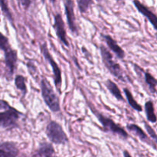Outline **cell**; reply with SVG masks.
<instances>
[{
  "label": "cell",
  "mask_w": 157,
  "mask_h": 157,
  "mask_svg": "<svg viewBox=\"0 0 157 157\" xmlns=\"http://www.w3.org/2000/svg\"><path fill=\"white\" fill-rule=\"evenodd\" d=\"M40 88L43 101L48 108L54 113L59 112L61 110L59 98L57 96L52 86L44 77H42L41 79Z\"/></svg>",
  "instance_id": "6da1fadb"
},
{
  "label": "cell",
  "mask_w": 157,
  "mask_h": 157,
  "mask_svg": "<svg viewBox=\"0 0 157 157\" xmlns=\"http://www.w3.org/2000/svg\"><path fill=\"white\" fill-rule=\"evenodd\" d=\"M100 52H101L103 63L106 68L109 71V72L118 80L123 81V82H126L123 69L121 68V65L113 60V55L111 52L103 44H101L100 46Z\"/></svg>",
  "instance_id": "7a4b0ae2"
},
{
  "label": "cell",
  "mask_w": 157,
  "mask_h": 157,
  "mask_svg": "<svg viewBox=\"0 0 157 157\" xmlns=\"http://www.w3.org/2000/svg\"><path fill=\"white\" fill-rule=\"evenodd\" d=\"M90 107V110L94 112V113L95 116L97 117V118L98 119L99 122L101 123V124L102 125L104 132L112 133V134L115 135V136H120V137L122 138L123 140H127V138L129 137L128 133H127V132H126V130H124L123 127H121L119 124L115 123L114 121L112 119H110V118L103 115L102 113H101L100 112L94 110L93 107H92V108L91 107Z\"/></svg>",
  "instance_id": "3957f363"
},
{
  "label": "cell",
  "mask_w": 157,
  "mask_h": 157,
  "mask_svg": "<svg viewBox=\"0 0 157 157\" xmlns=\"http://www.w3.org/2000/svg\"><path fill=\"white\" fill-rule=\"evenodd\" d=\"M45 134L52 144L57 145H65L69 140L64 129L56 121H51L45 129Z\"/></svg>",
  "instance_id": "277c9868"
},
{
  "label": "cell",
  "mask_w": 157,
  "mask_h": 157,
  "mask_svg": "<svg viewBox=\"0 0 157 157\" xmlns=\"http://www.w3.org/2000/svg\"><path fill=\"white\" fill-rule=\"evenodd\" d=\"M22 115V113L12 107L5 110H2L0 111V128L12 130L17 127L18 120Z\"/></svg>",
  "instance_id": "5b68a950"
},
{
  "label": "cell",
  "mask_w": 157,
  "mask_h": 157,
  "mask_svg": "<svg viewBox=\"0 0 157 157\" xmlns=\"http://www.w3.org/2000/svg\"><path fill=\"white\" fill-rule=\"evenodd\" d=\"M40 50H41V55L44 58V59L51 64V67L52 68V71H53L54 75V82H55V87H56L58 93L61 94V84H62V78H61V68L59 67L58 64H57L56 61L53 58L52 55H51L50 52H49L47 44L45 42L41 44L40 45Z\"/></svg>",
  "instance_id": "8992f818"
},
{
  "label": "cell",
  "mask_w": 157,
  "mask_h": 157,
  "mask_svg": "<svg viewBox=\"0 0 157 157\" xmlns=\"http://www.w3.org/2000/svg\"><path fill=\"white\" fill-rule=\"evenodd\" d=\"M64 11L67 18V25L72 34L78 35V28L76 25V18L75 13V2L74 0H64Z\"/></svg>",
  "instance_id": "52a82bcc"
},
{
  "label": "cell",
  "mask_w": 157,
  "mask_h": 157,
  "mask_svg": "<svg viewBox=\"0 0 157 157\" xmlns=\"http://www.w3.org/2000/svg\"><path fill=\"white\" fill-rule=\"evenodd\" d=\"M54 25L53 27L55 29L56 35L58 37L60 42L62 43L66 47H69V42L67 38V33L65 30L64 20L61 14L57 13L54 17Z\"/></svg>",
  "instance_id": "ba28073f"
},
{
  "label": "cell",
  "mask_w": 157,
  "mask_h": 157,
  "mask_svg": "<svg viewBox=\"0 0 157 157\" xmlns=\"http://www.w3.org/2000/svg\"><path fill=\"white\" fill-rule=\"evenodd\" d=\"M5 52V62H6V69H7L8 77L11 78L13 75L15 71V67H16L17 60H18V55L17 52L12 48L8 49Z\"/></svg>",
  "instance_id": "9c48e42d"
},
{
  "label": "cell",
  "mask_w": 157,
  "mask_h": 157,
  "mask_svg": "<svg viewBox=\"0 0 157 157\" xmlns=\"http://www.w3.org/2000/svg\"><path fill=\"white\" fill-rule=\"evenodd\" d=\"M133 3L138 10V12L142 14L144 16H145L150 21V24L153 26L155 30L157 31V15L156 14L153 13L147 6L143 4L139 0H133Z\"/></svg>",
  "instance_id": "30bf717a"
},
{
  "label": "cell",
  "mask_w": 157,
  "mask_h": 157,
  "mask_svg": "<svg viewBox=\"0 0 157 157\" xmlns=\"http://www.w3.org/2000/svg\"><path fill=\"white\" fill-rule=\"evenodd\" d=\"M103 38L105 41L108 48L112 52L115 54L117 57L119 59H124L126 56V53L124 49L118 44L117 41L113 39L110 35H102Z\"/></svg>",
  "instance_id": "8fae6325"
},
{
  "label": "cell",
  "mask_w": 157,
  "mask_h": 157,
  "mask_svg": "<svg viewBox=\"0 0 157 157\" xmlns=\"http://www.w3.org/2000/svg\"><path fill=\"white\" fill-rule=\"evenodd\" d=\"M18 155V149L12 142H4L0 144V157H12Z\"/></svg>",
  "instance_id": "7c38bea8"
},
{
  "label": "cell",
  "mask_w": 157,
  "mask_h": 157,
  "mask_svg": "<svg viewBox=\"0 0 157 157\" xmlns=\"http://www.w3.org/2000/svg\"><path fill=\"white\" fill-rule=\"evenodd\" d=\"M55 153V148L50 143L43 142L40 144L39 147L33 154V156L49 157L53 156Z\"/></svg>",
  "instance_id": "4fadbf2b"
},
{
  "label": "cell",
  "mask_w": 157,
  "mask_h": 157,
  "mask_svg": "<svg viewBox=\"0 0 157 157\" xmlns=\"http://www.w3.org/2000/svg\"><path fill=\"white\" fill-rule=\"evenodd\" d=\"M127 129L128 130V131H130V133H132L133 134H134L135 136H137L142 142L149 144H150V140H149V137L147 136V135L146 134L145 132L143 130V129L140 128L138 125H136V124H127Z\"/></svg>",
  "instance_id": "5bb4252c"
},
{
  "label": "cell",
  "mask_w": 157,
  "mask_h": 157,
  "mask_svg": "<svg viewBox=\"0 0 157 157\" xmlns=\"http://www.w3.org/2000/svg\"><path fill=\"white\" fill-rule=\"evenodd\" d=\"M105 86L107 87V90H109L110 94L117 100L118 101H124V97L122 96L121 90H120L119 87L117 84H115L112 80L107 79L105 82Z\"/></svg>",
  "instance_id": "9a60e30c"
},
{
  "label": "cell",
  "mask_w": 157,
  "mask_h": 157,
  "mask_svg": "<svg viewBox=\"0 0 157 157\" xmlns=\"http://www.w3.org/2000/svg\"><path fill=\"white\" fill-rule=\"evenodd\" d=\"M143 74L144 75V81L145 84L148 87L149 90L152 94L156 93V87H157V79L153 76L150 73L147 71H144L143 70Z\"/></svg>",
  "instance_id": "2e32d148"
},
{
  "label": "cell",
  "mask_w": 157,
  "mask_h": 157,
  "mask_svg": "<svg viewBox=\"0 0 157 157\" xmlns=\"http://www.w3.org/2000/svg\"><path fill=\"white\" fill-rule=\"evenodd\" d=\"M145 113L147 119L149 122L156 123L157 122V117L155 113L154 106L153 103L151 101H148L145 104Z\"/></svg>",
  "instance_id": "e0dca14e"
},
{
  "label": "cell",
  "mask_w": 157,
  "mask_h": 157,
  "mask_svg": "<svg viewBox=\"0 0 157 157\" xmlns=\"http://www.w3.org/2000/svg\"><path fill=\"white\" fill-rule=\"evenodd\" d=\"M124 92L125 94L126 97H127V101H128V104H130V107L133 109V110H136L138 112H141L143 111V107L140 104H139L137 103V101L135 100V98H133V94L130 92V90H129L128 88H126L124 87Z\"/></svg>",
  "instance_id": "ac0fdd59"
},
{
  "label": "cell",
  "mask_w": 157,
  "mask_h": 157,
  "mask_svg": "<svg viewBox=\"0 0 157 157\" xmlns=\"http://www.w3.org/2000/svg\"><path fill=\"white\" fill-rule=\"evenodd\" d=\"M15 84L17 89L22 93L23 96L27 94V86H26V79L22 75H17L15 78Z\"/></svg>",
  "instance_id": "d6986e66"
},
{
  "label": "cell",
  "mask_w": 157,
  "mask_h": 157,
  "mask_svg": "<svg viewBox=\"0 0 157 157\" xmlns=\"http://www.w3.org/2000/svg\"><path fill=\"white\" fill-rule=\"evenodd\" d=\"M78 9L81 13H85L90 9V6L93 4L92 0H77Z\"/></svg>",
  "instance_id": "ffe728a7"
},
{
  "label": "cell",
  "mask_w": 157,
  "mask_h": 157,
  "mask_svg": "<svg viewBox=\"0 0 157 157\" xmlns=\"http://www.w3.org/2000/svg\"><path fill=\"white\" fill-rule=\"evenodd\" d=\"M0 6H1L2 10L4 15L6 16V18H7L8 19L11 21V23L13 22L12 15V14H11L10 11H9V6H8L6 0H0Z\"/></svg>",
  "instance_id": "44dd1931"
},
{
  "label": "cell",
  "mask_w": 157,
  "mask_h": 157,
  "mask_svg": "<svg viewBox=\"0 0 157 157\" xmlns=\"http://www.w3.org/2000/svg\"><path fill=\"white\" fill-rule=\"evenodd\" d=\"M10 48L11 46L8 38L0 32V49L2 50L3 52H6Z\"/></svg>",
  "instance_id": "7402d4cb"
},
{
  "label": "cell",
  "mask_w": 157,
  "mask_h": 157,
  "mask_svg": "<svg viewBox=\"0 0 157 157\" xmlns=\"http://www.w3.org/2000/svg\"><path fill=\"white\" fill-rule=\"evenodd\" d=\"M144 125H145L146 130H147V133H149V135H150V137H151L152 139H153V140H154L155 142L157 144V135H156V132H155L154 130H153V129L152 128V127H150L148 124H147V123H144Z\"/></svg>",
  "instance_id": "603a6c76"
},
{
  "label": "cell",
  "mask_w": 157,
  "mask_h": 157,
  "mask_svg": "<svg viewBox=\"0 0 157 157\" xmlns=\"http://www.w3.org/2000/svg\"><path fill=\"white\" fill-rule=\"evenodd\" d=\"M27 67H28V70H29V74L34 76V75L36 74L37 72V67L35 66V63L33 62L32 61H29L27 63Z\"/></svg>",
  "instance_id": "cb8c5ba5"
},
{
  "label": "cell",
  "mask_w": 157,
  "mask_h": 157,
  "mask_svg": "<svg viewBox=\"0 0 157 157\" xmlns=\"http://www.w3.org/2000/svg\"><path fill=\"white\" fill-rule=\"evenodd\" d=\"M11 106L9 105L7 101L4 100H0V110H5L6 109H9Z\"/></svg>",
  "instance_id": "d4e9b609"
},
{
  "label": "cell",
  "mask_w": 157,
  "mask_h": 157,
  "mask_svg": "<svg viewBox=\"0 0 157 157\" xmlns=\"http://www.w3.org/2000/svg\"><path fill=\"white\" fill-rule=\"evenodd\" d=\"M20 2L25 9H28L31 5V0H20Z\"/></svg>",
  "instance_id": "484cf974"
},
{
  "label": "cell",
  "mask_w": 157,
  "mask_h": 157,
  "mask_svg": "<svg viewBox=\"0 0 157 157\" xmlns=\"http://www.w3.org/2000/svg\"><path fill=\"white\" fill-rule=\"evenodd\" d=\"M124 156H131V155L127 151H124Z\"/></svg>",
  "instance_id": "4316f807"
},
{
  "label": "cell",
  "mask_w": 157,
  "mask_h": 157,
  "mask_svg": "<svg viewBox=\"0 0 157 157\" xmlns=\"http://www.w3.org/2000/svg\"><path fill=\"white\" fill-rule=\"evenodd\" d=\"M50 1V2L52 3V5H55V2H56V0H49Z\"/></svg>",
  "instance_id": "83f0119b"
},
{
  "label": "cell",
  "mask_w": 157,
  "mask_h": 157,
  "mask_svg": "<svg viewBox=\"0 0 157 157\" xmlns=\"http://www.w3.org/2000/svg\"><path fill=\"white\" fill-rule=\"evenodd\" d=\"M117 1H122V0H117Z\"/></svg>",
  "instance_id": "f1b7e54d"
}]
</instances>
